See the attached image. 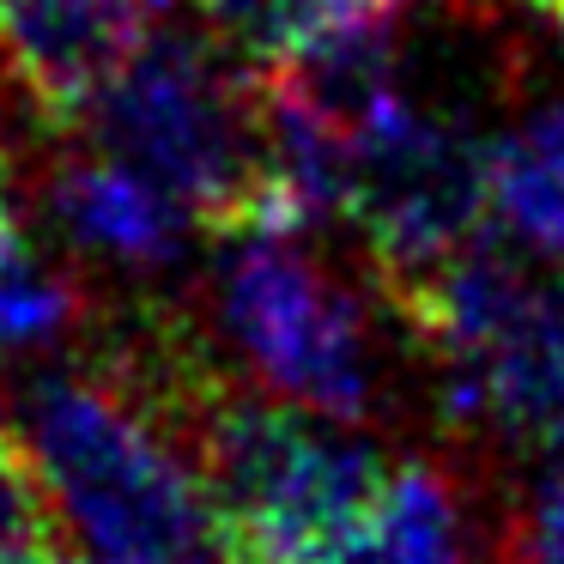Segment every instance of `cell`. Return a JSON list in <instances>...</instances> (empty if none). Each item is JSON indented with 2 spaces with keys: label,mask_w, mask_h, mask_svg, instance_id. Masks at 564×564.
<instances>
[{
  "label": "cell",
  "mask_w": 564,
  "mask_h": 564,
  "mask_svg": "<svg viewBox=\"0 0 564 564\" xmlns=\"http://www.w3.org/2000/svg\"><path fill=\"white\" fill-rule=\"evenodd\" d=\"M13 425L79 564H231L195 462L104 365L25 382Z\"/></svg>",
  "instance_id": "cell-1"
},
{
  "label": "cell",
  "mask_w": 564,
  "mask_h": 564,
  "mask_svg": "<svg viewBox=\"0 0 564 564\" xmlns=\"http://www.w3.org/2000/svg\"><path fill=\"white\" fill-rule=\"evenodd\" d=\"M394 316L437 365L455 431L564 467V280L479 231Z\"/></svg>",
  "instance_id": "cell-2"
},
{
  "label": "cell",
  "mask_w": 564,
  "mask_h": 564,
  "mask_svg": "<svg viewBox=\"0 0 564 564\" xmlns=\"http://www.w3.org/2000/svg\"><path fill=\"white\" fill-rule=\"evenodd\" d=\"M79 128L86 147L152 176L207 237L243 231L268 188L261 74L219 50L213 31L152 25Z\"/></svg>",
  "instance_id": "cell-3"
},
{
  "label": "cell",
  "mask_w": 564,
  "mask_h": 564,
  "mask_svg": "<svg viewBox=\"0 0 564 564\" xmlns=\"http://www.w3.org/2000/svg\"><path fill=\"white\" fill-rule=\"evenodd\" d=\"M213 322L256 382L334 425H370L382 401L365 297L297 237L231 231L207 268Z\"/></svg>",
  "instance_id": "cell-4"
},
{
  "label": "cell",
  "mask_w": 564,
  "mask_h": 564,
  "mask_svg": "<svg viewBox=\"0 0 564 564\" xmlns=\"http://www.w3.org/2000/svg\"><path fill=\"white\" fill-rule=\"evenodd\" d=\"M486 147L491 140H479L462 116L413 104L406 91H394L352 134L346 219L365 231L389 310L486 231Z\"/></svg>",
  "instance_id": "cell-5"
},
{
  "label": "cell",
  "mask_w": 564,
  "mask_h": 564,
  "mask_svg": "<svg viewBox=\"0 0 564 564\" xmlns=\"http://www.w3.org/2000/svg\"><path fill=\"white\" fill-rule=\"evenodd\" d=\"M164 0H0V50L50 128H79L140 55Z\"/></svg>",
  "instance_id": "cell-6"
},
{
  "label": "cell",
  "mask_w": 564,
  "mask_h": 564,
  "mask_svg": "<svg viewBox=\"0 0 564 564\" xmlns=\"http://www.w3.org/2000/svg\"><path fill=\"white\" fill-rule=\"evenodd\" d=\"M43 207L74 249L116 261L128 273H159L171 261H183L188 225H195L152 176H140L134 164L110 159L98 147L50 159Z\"/></svg>",
  "instance_id": "cell-7"
},
{
  "label": "cell",
  "mask_w": 564,
  "mask_h": 564,
  "mask_svg": "<svg viewBox=\"0 0 564 564\" xmlns=\"http://www.w3.org/2000/svg\"><path fill=\"white\" fill-rule=\"evenodd\" d=\"M491 219L534 249L540 261H564V98L528 110L503 140L486 147Z\"/></svg>",
  "instance_id": "cell-8"
},
{
  "label": "cell",
  "mask_w": 564,
  "mask_h": 564,
  "mask_svg": "<svg viewBox=\"0 0 564 564\" xmlns=\"http://www.w3.org/2000/svg\"><path fill=\"white\" fill-rule=\"evenodd\" d=\"M462 558V491L437 462H406L382 498L328 552V564H455Z\"/></svg>",
  "instance_id": "cell-9"
},
{
  "label": "cell",
  "mask_w": 564,
  "mask_h": 564,
  "mask_svg": "<svg viewBox=\"0 0 564 564\" xmlns=\"http://www.w3.org/2000/svg\"><path fill=\"white\" fill-rule=\"evenodd\" d=\"M377 7L382 0H195L213 43L231 50L243 67H273Z\"/></svg>",
  "instance_id": "cell-10"
},
{
  "label": "cell",
  "mask_w": 564,
  "mask_h": 564,
  "mask_svg": "<svg viewBox=\"0 0 564 564\" xmlns=\"http://www.w3.org/2000/svg\"><path fill=\"white\" fill-rule=\"evenodd\" d=\"M0 564H67L62 516L13 419H0Z\"/></svg>",
  "instance_id": "cell-11"
},
{
  "label": "cell",
  "mask_w": 564,
  "mask_h": 564,
  "mask_svg": "<svg viewBox=\"0 0 564 564\" xmlns=\"http://www.w3.org/2000/svg\"><path fill=\"white\" fill-rule=\"evenodd\" d=\"M79 316H86V292L62 268H43L31 243L0 268V346L62 340L67 328H79Z\"/></svg>",
  "instance_id": "cell-12"
},
{
  "label": "cell",
  "mask_w": 564,
  "mask_h": 564,
  "mask_svg": "<svg viewBox=\"0 0 564 564\" xmlns=\"http://www.w3.org/2000/svg\"><path fill=\"white\" fill-rule=\"evenodd\" d=\"M516 564H564V467L540 479L516 522Z\"/></svg>",
  "instance_id": "cell-13"
},
{
  "label": "cell",
  "mask_w": 564,
  "mask_h": 564,
  "mask_svg": "<svg viewBox=\"0 0 564 564\" xmlns=\"http://www.w3.org/2000/svg\"><path fill=\"white\" fill-rule=\"evenodd\" d=\"M546 13H552V19H558V31H564V0H552V7H546Z\"/></svg>",
  "instance_id": "cell-14"
},
{
  "label": "cell",
  "mask_w": 564,
  "mask_h": 564,
  "mask_svg": "<svg viewBox=\"0 0 564 564\" xmlns=\"http://www.w3.org/2000/svg\"><path fill=\"white\" fill-rule=\"evenodd\" d=\"M382 7H406V0H382Z\"/></svg>",
  "instance_id": "cell-15"
},
{
  "label": "cell",
  "mask_w": 564,
  "mask_h": 564,
  "mask_svg": "<svg viewBox=\"0 0 564 564\" xmlns=\"http://www.w3.org/2000/svg\"><path fill=\"white\" fill-rule=\"evenodd\" d=\"M528 7H552V0H528Z\"/></svg>",
  "instance_id": "cell-16"
},
{
  "label": "cell",
  "mask_w": 564,
  "mask_h": 564,
  "mask_svg": "<svg viewBox=\"0 0 564 564\" xmlns=\"http://www.w3.org/2000/svg\"><path fill=\"white\" fill-rule=\"evenodd\" d=\"M67 564H74V558H67Z\"/></svg>",
  "instance_id": "cell-17"
}]
</instances>
